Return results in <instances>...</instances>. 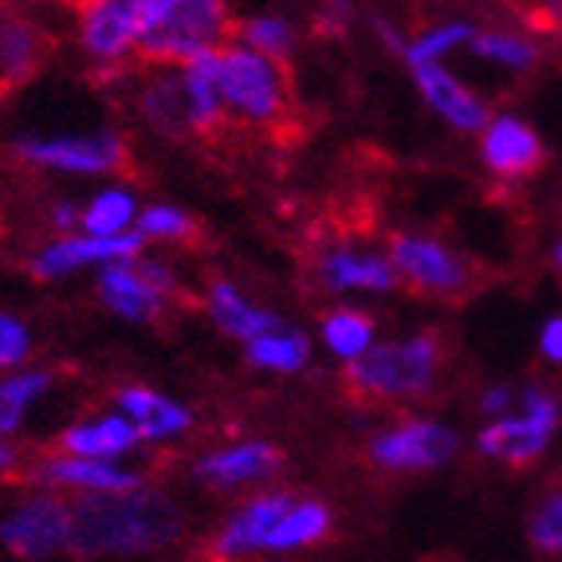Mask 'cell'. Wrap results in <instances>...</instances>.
<instances>
[{
    "mask_svg": "<svg viewBox=\"0 0 562 562\" xmlns=\"http://www.w3.org/2000/svg\"><path fill=\"white\" fill-rule=\"evenodd\" d=\"M189 527L186 507L166 487L142 484L122 496L71 499V547L67 554L83 562L150 559L181 543Z\"/></svg>",
    "mask_w": 562,
    "mask_h": 562,
    "instance_id": "cell-1",
    "label": "cell"
},
{
    "mask_svg": "<svg viewBox=\"0 0 562 562\" xmlns=\"http://www.w3.org/2000/svg\"><path fill=\"white\" fill-rule=\"evenodd\" d=\"M441 370L437 335H413L397 342H374L358 362L347 366V385L370 402H413L425 397Z\"/></svg>",
    "mask_w": 562,
    "mask_h": 562,
    "instance_id": "cell-2",
    "label": "cell"
},
{
    "mask_svg": "<svg viewBox=\"0 0 562 562\" xmlns=\"http://www.w3.org/2000/svg\"><path fill=\"white\" fill-rule=\"evenodd\" d=\"M216 87L228 106V119H244L252 126H280L288 119V76L283 64L260 56L244 44H225L213 52Z\"/></svg>",
    "mask_w": 562,
    "mask_h": 562,
    "instance_id": "cell-3",
    "label": "cell"
},
{
    "mask_svg": "<svg viewBox=\"0 0 562 562\" xmlns=\"http://www.w3.org/2000/svg\"><path fill=\"white\" fill-rule=\"evenodd\" d=\"M228 32H233V16L225 0H173L142 32L138 56L158 67H186L189 59L225 47Z\"/></svg>",
    "mask_w": 562,
    "mask_h": 562,
    "instance_id": "cell-4",
    "label": "cell"
},
{
    "mask_svg": "<svg viewBox=\"0 0 562 562\" xmlns=\"http://www.w3.org/2000/svg\"><path fill=\"white\" fill-rule=\"evenodd\" d=\"M71 547V499L32 487L0 512V551L16 562H52Z\"/></svg>",
    "mask_w": 562,
    "mask_h": 562,
    "instance_id": "cell-5",
    "label": "cell"
},
{
    "mask_svg": "<svg viewBox=\"0 0 562 562\" xmlns=\"http://www.w3.org/2000/svg\"><path fill=\"white\" fill-rule=\"evenodd\" d=\"M562 425V409L547 390L531 385L519 394V413H507L487 422L476 432V452L487 460H504L512 469H527L551 449L554 432Z\"/></svg>",
    "mask_w": 562,
    "mask_h": 562,
    "instance_id": "cell-6",
    "label": "cell"
},
{
    "mask_svg": "<svg viewBox=\"0 0 562 562\" xmlns=\"http://www.w3.org/2000/svg\"><path fill=\"white\" fill-rule=\"evenodd\" d=\"M366 452L382 472H437L457 460L460 432L432 417H402L378 429Z\"/></svg>",
    "mask_w": 562,
    "mask_h": 562,
    "instance_id": "cell-7",
    "label": "cell"
},
{
    "mask_svg": "<svg viewBox=\"0 0 562 562\" xmlns=\"http://www.w3.org/2000/svg\"><path fill=\"white\" fill-rule=\"evenodd\" d=\"M283 452L263 437L216 445L193 460V480L209 492H260L280 472Z\"/></svg>",
    "mask_w": 562,
    "mask_h": 562,
    "instance_id": "cell-8",
    "label": "cell"
},
{
    "mask_svg": "<svg viewBox=\"0 0 562 562\" xmlns=\"http://www.w3.org/2000/svg\"><path fill=\"white\" fill-rule=\"evenodd\" d=\"M173 291H178V280H173L166 263L142 260V256L131 263H106V268H99V295L122 319H158Z\"/></svg>",
    "mask_w": 562,
    "mask_h": 562,
    "instance_id": "cell-9",
    "label": "cell"
},
{
    "mask_svg": "<svg viewBox=\"0 0 562 562\" xmlns=\"http://www.w3.org/2000/svg\"><path fill=\"white\" fill-rule=\"evenodd\" d=\"M32 480L40 487H52L59 496H122V492H134V487L146 484L142 469H134L131 460L126 464H114V460H83V457H67V452H47L36 460Z\"/></svg>",
    "mask_w": 562,
    "mask_h": 562,
    "instance_id": "cell-10",
    "label": "cell"
},
{
    "mask_svg": "<svg viewBox=\"0 0 562 562\" xmlns=\"http://www.w3.org/2000/svg\"><path fill=\"white\" fill-rule=\"evenodd\" d=\"M291 492L283 487H260V492H248V499L233 507L225 516V524L216 527L213 535V559L228 562H248L268 554V539H272L276 524L288 512Z\"/></svg>",
    "mask_w": 562,
    "mask_h": 562,
    "instance_id": "cell-11",
    "label": "cell"
},
{
    "mask_svg": "<svg viewBox=\"0 0 562 562\" xmlns=\"http://www.w3.org/2000/svg\"><path fill=\"white\" fill-rule=\"evenodd\" d=\"M16 154L32 166L59 173H119L126 166V142L119 134H64V138H20Z\"/></svg>",
    "mask_w": 562,
    "mask_h": 562,
    "instance_id": "cell-12",
    "label": "cell"
},
{
    "mask_svg": "<svg viewBox=\"0 0 562 562\" xmlns=\"http://www.w3.org/2000/svg\"><path fill=\"white\" fill-rule=\"evenodd\" d=\"M146 248V236L134 228V233L122 236H91V233H71L47 240L44 248L32 260V272L40 280H59V276H71L79 268H106V263H131Z\"/></svg>",
    "mask_w": 562,
    "mask_h": 562,
    "instance_id": "cell-13",
    "label": "cell"
},
{
    "mask_svg": "<svg viewBox=\"0 0 562 562\" xmlns=\"http://www.w3.org/2000/svg\"><path fill=\"white\" fill-rule=\"evenodd\" d=\"M79 44L94 64H122L142 44V20L131 0H71Z\"/></svg>",
    "mask_w": 562,
    "mask_h": 562,
    "instance_id": "cell-14",
    "label": "cell"
},
{
    "mask_svg": "<svg viewBox=\"0 0 562 562\" xmlns=\"http://www.w3.org/2000/svg\"><path fill=\"white\" fill-rule=\"evenodd\" d=\"M390 260L409 288L429 295H457L469 288V263L460 260L441 240L417 233H402L390 240Z\"/></svg>",
    "mask_w": 562,
    "mask_h": 562,
    "instance_id": "cell-15",
    "label": "cell"
},
{
    "mask_svg": "<svg viewBox=\"0 0 562 562\" xmlns=\"http://www.w3.org/2000/svg\"><path fill=\"white\" fill-rule=\"evenodd\" d=\"M142 432L134 429L131 417L114 413H94L83 422L67 425L56 437V449L67 457H83V460H114V464H126L134 452L142 449Z\"/></svg>",
    "mask_w": 562,
    "mask_h": 562,
    "instance_id": "cell-16",
    "label": "cell"
},
{
    "mask_svg": "<svg viewBox=\"0 0 562 562\" xmlns=\"http://www.w3.org/2000/svg\"><path fill=\"white\" fill-rule=\"evenodd\" d=\"M114 409L131 417L146 445H173L193 429V409L150 385H122L114 394Z\"/></svg>",
    "mask_w": 562,
    "mask_h": 562,
    "instance_id": "cell-17",
    "label": "cell"
},
{
    "mask_svg": "<svg viewBox=\"0 0 562 562\" xmlns=\"http://www.w3.org/2000/svg\"><path fill=\"white\" fill-rule=\"evenodd\" d=\"M487 169L499 178H531L535 169L543 166V142L516 114H499L484 126V142H480Z\"/></svg>",
    "mask_w": 562,
    "mask_h": 562,
    "instance_id": "cell-18",
    "label": "cell"
},
{
    "mask_svg": "<svg viewBox=\"0 0 562 562\" xmlns=\"http://www.w3.org/2000/svg\"><path fill=\"white\" fill-rule=\"evenodd\" d=\"M315 272H319L323 288L330 291H394L402 280L390 256L350 248V244L327 248L315 263Z\"/></svg>",
    "mask_w": 562,
    "mask_h": 562,
    "instance_id": "cell-19",
    "label": "cell"
},
{
    "mask_svg": "<svg viewBox=\"0 0 562 562\" xmlns=\"http://www.w3.org/2000/svg\"><path fill=\"white\" fill-rule=\"evenodd\" d=\"M409 71L417 79V87H422L425 103L441 114L449 126H457V131H480V126L492 122L484 99L460 83L445 64H409Z\"/></svg>",
    "mask_w": 562,
    "mask_h": 562,
    "instance_id": "cell-20",
    "label": "cell"
},
{
    "mask_svg": "<svg viewBox=\"0 0 562 562\" xmlns=\"http://www.w3.org/2000/svg\"><path fill=\"white\" fill-rule=\"evenodd\" d=\"M335 531V512L323 504L319 496H291L288 512L276 524L272 539H268V554H300L319 547L327 535Z\"/></svg>",
    "mask_w": 562,
    "mask_h": 562,
    "instance_id": "cell-21",
    "label": "cell"
},
{
    "mask_svg": "<svg viewBox=\"0 0 562 562\" xmlns=\"http://www.w3.org/2000/svg\"><path fill=\"white\" fill-rule=\"evenodd\" d=\"M205 303H209V315H213L216 327L225 330V335L240 338L244 347H248L252 338H260V335H268V330L280 327V319H276L272 311H263L260 303H252L240 288H236V283H228V280L209 283Z\"/></svg>",
    "mask_w": 562,
    "mask_h": 562,
    "instance_id": "cell-22",
    "label": "cell"
},
{
    "mask_svg": "<svg viewBox=\"0 0 562 562\" xmlns=\"http://www.w3.org/2000/svg\"><path fill=\"white\" fill-rule=\"evenodd\" d=\"M52 390L47 370H16V374L0 378V437L12 441L24 429V417L36 409Z\"/></svg>",
    "mask_w": 562,
    "mask_h": 562,
    "instance_id": "cell-23",
    "label": "cell"
},
{
    "mask_svg": "<svg viewBox=\"0 0 562 562\" xmlns=\"http://www.w3.org/2000/svg\"><path fill=\"white\" fill-rule=\"evenodd\" d=\"M142 114H146V122L158 126L161 134H173V138L193 134V119H189V99H186V83H181V71H169V76L154 79V83L142 91Z\"/></svg>",
    "mask_w": 562,
    "mask_h": 562,
    "instance_id": "cell-24",
    "label": "cell"
},
{
    "mask_svg": "<svg viewBox=\"0 0 562 562\" xmlns=\"http://www.w3.org/2000/svg\"><path fill=\"white\" fill-rule=\"evenodd\" d=\"M244 355H248V362L256 366V370H272V374H300L303 366H307L311 358V342L303 330L295 327H276L268 330V335L252 338L248 347H244Z\"/></svg>",
    "mask_w": 562,
    "mask_h": 562,
    "instance_id": "cell-25",
    "label": "cell"
},
{
    "mask_svg": "<svg viewBox=\"0 0 562 562\" xmlns=\"http://www.w3.org/2000/svg\"><path fill=\"white\" fill-rule=\"evenodd\" d=\"M374 335H378L374 319L358 307H335L323 319V342H327L330 355L342 358L347 366L358 362L366 350L374 347Z\"/></svg>",
    "mask_w": 562,
    "mask_h": 562,
    "instance_id": "cell-26",
    "label": "cell"
},
{
    "mask_svg": "<svg viewBox=\"0 0 562 562\" xmlns=\"http://www.w3.org/2000/svg\"><path fill=\"white\" fill-rule=\"evenodd\" d=\"M40 59H44V40H40L36 24L0 20V71H4V79H12V83L29 79L40 67Z\"/></svg>",
    "mask_w": 562,
    "mask_h": 562,
    "instance_id": "cell-27",
    "label": "cell"
},
{
    "mask_svg": "<svg viewBox=\"0 0 562 562\" xmlns=\"http://www.w3.org/2000/svg\"><path fill=\"white\" fill-rule=\"evenodd\" d=\"M138 201L131 189H103L83 205V233L91 236H122L138 228Z\"/></svg>",
    "mask_w": 562,
    "mask_h": 562,
    "instance_id": "cell-28",
    "label": "cell"
},
{
    "mask_svg": "<svg viewBox=\"0 0 562 562\" xmlns=\"http://www.w3.org/2000/svg\"><path fill=\"white\" fill-rule=\"evenodd\" d=\"M472 40H476V24L472 20H449V24H437V29L422 32L413 44H405L402 56L409 64H441L452 47L472 44Z\"/></svg>",
    "mask_w": 562,
    "mask_h": 562,
    "instance_id": "cell-29",
    "label": "cell"
},
{
    "mask_svg": "<svg viewBox=\"0 0 562 562\" xmlns=\"http://www.w3.org/2000/svg\"><path fill=\"white\" fill-rule=\"evenodd\" d=\"M527 543L547 559H562V487L547 492L527 516Z\"/></svg>",
    "mask_w": 562,
    "mask_h": 562,
    "instance_id": "cell-30",
    "label": "cell"
},
{
    "mask_svg": "<svg viewBox=\"0 0 562 562\" xmlns=\"http://www.w3.org/2000/svg\"><path fill=\"white\" fill-rule=\"evenodd\" d=\"M244 47H252L260 56L276 59V64H288L291 52H295V32L283 16H252L240 29Z\"/></svg>",
    "mask_w": 562,
    "mask_h": 562,
    "instance_id": "cell-31",
    "label": "cell"
},
{
    "mask_svg": "<svg viewBox=\"0 0 562 562\" xmlns=\"http://www.w3.org/2000/svg\"><path fill=\"white\" fill-rule=\"evenodd\" d=\"M472 52H476L480 59H487V64L516 67V71L535 67V59H539V52H535L531 40L516 36V32H476Z\"/></svg>",
    "mask_w": 562,
    "mask_h": 562,
    "instance_id": "cell-32",
    "label": "cell"
},
{
    "mask_svg": "<svg viewBox=\"0 0 562 562\" xmlns=\"http://www.w3.org/2000/svg\"><path fill=\"white\" fill-rule=\"evenodd\" d=\"M138 233L146 240H189V236L198 233L193 228V216L186 209H173V205H150L138 213Z\"/></svg>",
    "mask_w": 562,
    "mask_h": 562,
    "instance_id": "cell-33",
    "label": "cell"
},
{
    "mask_svg": "<svg viewBox=\"0 0 562 562\" xmlns=\"http://www.w3.org/2000/svg\"><path fill=\"white\" fill-rule=\"evenodd\" d=\"M32 355V330L16 315L0 311V370H20Z\"/></svg>",
    "mask_w": 562,
    "mask_h": 562,
    "instance_id": "cell-34",
    "label": "cell"
},
{
    "mask_svg": "<svg viewBox=\"0 0 562 562\" xmlns=\"http://www.w3.org/2000/svg\"><path fill=\"white\" fill-rule=\"evenodd\" d=\"M512 405H519L516 390H507V385H487L484 394H480V409L487 413V422H496V417H507Z\"/></svg>",
    "mask_w": 562,
    "mask_h": 562,
    "instance_id": "cell-35",
    "label": "cell"
},
{
    "mask_svg": "<svg viewBox=\"0 0 562 562\" xmlns=\"http://www.w3.org/2000/svg\"><path fill=\"white\" fill-rule=\"evenodd\" d=\"M539 350H543V358H551V362L562 366V319L547 323L543 335H539Z\"/></svg>",
    "mask_w": 562,
    "mask_h": 562,
    "instance_id": "cell-36",
    "label": "cell"
},
{
    "mask_svg": "<svg viewBox=\"0 0 562 562\" xmlns=\"http://www.w3.org/2000/svg\"><path fill=\"white\" fill-rule=\"evenodd\" d=\"M52 225L59 228L64 236H71V228H83V209L79 205H56V213H52Z\"/></svg>",
    "mask_w": 562,
    "mask_h": 562,
    "instance_id": "cell-37",
    "label": "cell"
},
{
    "mask_svg": "<svg viewBox=\"0 0 562 562\" xmlns=\"http://www.w3.org/2000/svg\"><path fill=\"white\" fill-rule=\"evenodd\" d=\"M131 4H134V12H138V20H142V32H146L154 20H158L161 12L173 4V0H131Z\"/></svg>",
    "mask_w": 562,
    "mask_h": 562,
    "instance_id": "cell-38",
    "label": "cell"
},
{
    "mask_svg": "<svg viewBox=\"0 0 562 562\" xmlns=\"http://www.w3.org/2000/svg\"><path fill=\"white\" fill-rule=\"evenodd\" d=\"M16 460H20L16 445L4 441V437H0V472H12V469H16Z\"/></svg>",
    "mask_w": 562,
    "mask_h": 562,
    "instance_id": "cell-39",
    "label": "cell"
},
{
    "mask_svg": "<svg viewBox=\"0 0 562 562\" xmlns=\"http://www.w3.org/2000/svg\"><path fill=\"white\" fill-rule=\"evenodd\" d=\"M547 9H551L554 16H562V0H547Z\"/></svg>",
    "mask_w": 562,
    "mask_h": 562,
    "instance_id": "cell-40",
    "label": "cell"
},
{
    "mask_svg": "<svg viewBox=\"0 0 562 562\" xmlns=\"http://www.w3.org/2000/svg\"><path fill=\"white\" fill-rule=\"evenodd\" d=\"M554 263H559V272H562V240L554 244Z\"/></svg>",
    "mask_w": 562,
    "mask_h": 562,
    "instance_id": "cell-41",
    "label": "cell"
},
{
    "mask_svg": "<svg viewBox=\"0 0 562 562\" xmlns=\"http://www.w3.org/2000/svg\"><path fill=\"white\" fill-rule=\"evenodd\" d=\"M209 562H228V559H209Z\"/></svg>",
    "mask_w": 562,
    "mask_h": 562,
    "instance_id": "cell-42",
    "label": "cell"
}]
</instances>
